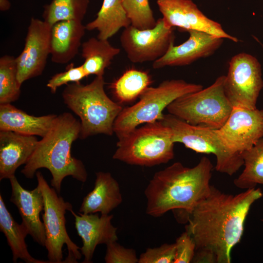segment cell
Returning <instances> with one entry per match:
<instances>
[{"mask_svg":"<svg viewBox=\"0 0 263 263\" xmlns=\"http://www.w3.org/2000/svg\"><path fill=\"white\" fill-rule=\"evenodd\" d=\"M225 75L206 88L183 95L167 108L169 114L196 126L219 129L233 109L224 88Z\"/></svg>","mask_w":263,"mask_h":263,"instance_id":"obj_7","label":"cell"},{"mask_svg":"<svg viewBox=\"0 0 263 263\" xmlns=\"http://www.w3.org/2000/svg\"><path fill=\"white\" fill-rule=\"evenodd\" d=\"M218 132L230 150L241 153L263 137V110L233 107Z\"/></svg>","mask_w":263,"mask_h":263,"instance_id":"obj_14","label":"cell"},{"mask_svg":"<svg viewBox=\"0 0 263 263\" xmlns=\"http://www.w3.org/2000/svg\"><path fill=\"white\" fill-rule=\"evenodd\" d=\"M87 76L82 65L75 67L74 63H71L67 65L66 71L52 76L46 86L52 94H55L59 87L71 83L80 82L82 79Z\"/></svg>","mask_w":263,"mask_h":263,"instance_id":"obj_30","label":"cell"},{"mask_svg":"<svg viewBox=\"0 0 263 263\" xmlns=\"http://www.w3.org/2000/svg\"><path fill=\"white\" fill-rule=\"evenodd\" d=\"M203 88L201 84L182 79L166 80L156 87H149L136 103L123 108L114 121L113 132L119 138L142 124L159 121L163 110L174 100Z\"/></svg>","mask_w":263,"mask_h":263,"instance_id":"obj_6","label":"cell"},{"mask_svg":"<svg viewBox=\"0 0 263 263\" xmlns=\"http://www.w3.org/2000/svg\"><path fill=\"white\" fill-rule=\"evenodd\" d=\"M244 169L234 180L238 188L247 189L263 185V137L252 147L242 153Z\"/></svg>","mask_w":263,"mask_h":263,"instance_id":"obj_25","label":"cell"},{"mask_svg":"<svg viewBox=\"0 0 263 263\" xmlns=\"http://www.w3.org/2000/svg\"><path fill=\"white\" fill-rule=\"evenodd\" d=\"M0 230L5 235L13 255V261L16 263L21 259L26 263H47L33 257L28 251L25 238L29 234L26 228L21 223L19 224L9 212L0 195Z\"/></svg>","mask_w":263,"mask_h":263,"instance_id":"obj_23","label":"cell"},{"mask_svg":"<svg viewBox=\"0 0 263 263\" xmlns=\"http://www.w3.org/2000/svg\"><path fill=\"white\" fill-rule=\"evenodd\" d=\"M95 175L94 188L83 198L79 212L109 214L122 202L119 185L110 172L99 171Z\"/></svg>","mask_w":263,"mask_h":263,"instance_id":"obj_20","label":"cell"},{"mask_svg":"<svg viewBox=\"0 0 263 263\" xmlns=\"http://www.w3.org/2000/svg\"><path fill=\"white\" fill-rule=\"evenodd\" d=\"M56 114L35 116L8 104H0V131L44 137L50 130Z\"/></svg>","mask_w":263,"mask_h":263,"instance_id":"obj_21","label":"cell"},{"mask_svg":"<svg viewBox=\"0 0 263 263\" xmlns=\"http://www.w3.org/2000/svg\"><path fill=\"white\" fill-rule=\"evenodd\" d=\"M11 4L8 0H0V10L2 11L9 9Z\"/></svg>","mask_w":263,"mask_h":263,"instance_id":"obj_34","label":"cell"},{"mask_svg":"<svg viewBox=\"0 0 263 263\" xmlns=\"http://www.w3.org/2000/svg\"><path fill=\"white\" fill-rule=\"evenodd\" d=\"M173 29L166 26L161 18L150 29L140 30L130 25L124 29L120 41L132 62H154L163 56L174 43Z\"/></svg>","mask_w":263,"mask_h":263,"instance_id":"obj_11","label":"cell"},{"mask_svg":"<svg viewBox=\"0 0 263 263\" xmlns=\"http://www.w3.org/2000/svg\"><path fill=\"white\" fill-rule=\"evenodd\" d=\"M260 43L262 45L263 48V44H262L260 42Z\"/></svg>","mask_w":263,"mask_h":263,"instance_id":"obj_35","label":"cell"},{"mask_svg":"<svg viewBox=\"0 0 263 263\" xmlns=\"http://www.w3.org/2000/svg\"><path fill=\"white\" fill-rule=\"evenodd\" d=\"M170 129L160 121L146 123L119 138L113 158L126 164L152 167L174 156Z\"/></svg>","mask_w":263,"mask_h":263,"instance_id":"obj_5","label":"cell"},{"mask_svg":"<svg viewBox=\"0 0 263 263\" xmlns=\"http://www.w3.org/2000/svg\"><path fill=\"white\" fill-rule=\"evenodd\" d=\"M187 32L188 38L177 46L172 43L163 56L153 62V69L189 65L213 54L224 41V38L205 32L196 30Z\"/></svg>","mask_w":263,"mask_h":263,"instance_id":"obj_15","label":"cell"},{"mask_svg":"<svg viewBox=\"0 0 263 263\" xmlns=\"http://www.w3.org/2000/svg\"><path fill=\"white\" fill-rule=\"evenodd\" d=\"M263 195L260 188L232 194L211 185L188 216L186 231L196 245L192 263H231V250L241 241L251 206Z\"/></svg>","mask_w":263,"mask_h":263,"instance_id":"obj_1","label":"cell"},{"mask_svg":"<svg viewBox=\"0 0 263 263\" xmlns=\"http://www.w3.org/2000/svg\"><path fill=\"white\" fill-rule=\"evenodd\" d=\"M159 121L170 129L173 143H182L198 153L214 155L216 171L231 176L244 165L241 153L225 145L218 129L193 125L169 113L163 114Z\"/></svg>","mask_w":263,"mask_h":263,"instance_id":"obj_9","label":"cell"},{"mask_svg":"<svg viewBox=\"0 0 263 263\" xmlns=\"http://www.w3.org/2000/svg\"><path fill=\"white\" fill-rule=\"evenodd\" d=\"M122 0H103L96 18L85 25L86 30H96L98 38L108 40L121 28L131 25Z\"/></svg>","mask_w":263,"mask_h":263,"instance_id":"obj_22","label":"cell"},{"mask_svg":"<svg viewBox=\"0 0 263 263\" xmlns=\"http://www.w3.org/2000/svg\"><path fill=\"white\" fill-rule=\"evenodd\" d=\"M107 249L104 258L106 263H137L138 258L135 250L122 246L117 241L106 244Z\"/></svg>","mask_w":263,"mask_h":263,"instance_id":"obj_32","label":"cell"},{"mask_svg":"<svg viewBox=\"0 0 263 263\" xmlns=\"http://www.w3.org/2000/svg\"><path fill=\"white\" fill-rule=\"evenodd\" d=\"M80 131V122L71 113L65 112L57 115L48 133L38 140L21 172L26 178L32 179L38 169H48L52 176L51 185L58 193L67 176L85 182L88 174L85 166L71 153L72 145L79 138Z\"/></svg>","mask_w":263,"mask_h":263,"instance_id":"obj_3","label":"cell"},{"mask_svg":"<svg viewBox=\"0 0 263 263\" xmlns=\"http://www.w3.org/2000/svg\"><path fill=\"white\" fill-rule=\"evenodd\" d=\"M75 217V227L78 236L82 241L81 253L84 259L82 263H89L95 249L99 244H108L117 241V228L112 224L113 215L79 212L76 214L73 209L70 211Z\"/></svg>","mask_w":263,"mask_h":263,"instance_id":"obj_17","label":"cell"},{"mask_svg":"<svg viewBox=\"0 0 263 263\" xmlns=\"http://www.w3.org/2000/svg\"><path fill=\"white\" fill-rule=\"evenodd\" d=\"M81 46V55L84 59L82 65L88 76L91 75L103 76L105 69L120 52V49L112 46L108 40L94 37L82 43Z\"/></svg>","mask_w":263,"mask_h":263,"instance_id":"obj_24","label":"cell"},{"mask_svg":"<svg viewBox=\"0 0 263 263\" xmlns=\"http://www.w3.org/2000/svg\"><path fill=\"white\" fill-rule=\"evenodd\" d=\"M263 87L261 65L255 57L241 53L231 58L225 75L224 88L233 107L257 108L258 98Z\"/></svg>","mask_w":263,"mask_h":263,"instance_id":"obj_10","label":"cell"},{"mask_svg":"<svg viewBox=\"0 0 263 263\" xmlns=\"http://www.w3.org/2000/svg\"><path fill=\"white\" fill-rule=\"evenodd\" d=\"M175 244H164L159 247L147 248L138 258V263H173Z\"/></svg>","mask_w":263,"mask_h":263,"instance_id":"obj_31","label":"cell"},{"mask_svg":"<svg viewBox=\"0 0 263 263\" xmlns=\"http://www.w3.org/2000/svg\"><path fill=\"white\" fill-rule=\"evenodd\" d=\"M103 76H96L90 83L67 84L62 98L68 108L80 119L79 138L98 134L112 135L114 121L123 108L106 94Z\"/></svg>","mask_w":263,"mask_h":263,"instance_id":"obj_4","label":"cell"},{"mask_svg":"<svg viewBox=\"0 0 263 263\" xmlns=\"http://www.w3.org/2000/svg\"><path fill=\"white\" fill-rule=\"evenodd\" d=\"M213 168L209 159L204 156L193 167L177 162L156 172L145 190L146 213L158 217L180 209L188 216L209 194Z\"/></svg>","mask_w":263,"mask_h":263,"instance_id":"obj_2","label":"cell"},{"mask_svg":"<svg viewBox=\"0 0 263 263\" xmlns=\"http://www.w3.org/2000/svg\"><path fill=\"white\" fill-rule=\"evenodd\" d=\"M175 258L173 263L192 262L196 251L195 242L187 231L183 232L176 240Z\"/></svg>","mask_w":263,"mask_h":263,"instance_id":"obj_33","label":"cell"},{"mask_svg":"<svg viewBox=\"0 0 263 263\" xmlns=\"http://www.w3.org/2000/svg\"><path fill=\"white\" fill-rule=\"evenodd\" d=\"M151 82V77L147 72L130 69L113 82L111 88L118 100L130 102L139 97Z\"/></svg>","mask_w":263,"mask_h":263,"instance_id":"obj_26","label":"cell"},{"mask_svg":"<svg viewBox=\"0 0 263 263\" xmlns=\"http://www.w3.org/2000/svg\"><path fill=\"white\" fill-rule=\"evenodd\" d=\"M9 181L12 188L10 201L17 207L21 217V223L34 241L45 246V228L39 216L44 209V199L40 187L37 185L33 190L25 189L15 175L11 177Z\"/></svg>","mask_w":263,"mask_h":263,"instance_id":"obj_16","label":"cell"},{"mask_svg":"<svg viewBox=\"0 0 263 263\" xmlns=\"http://www.w3.org/2000/svg\"><path fill=\"white\" fill-rule=\"evenodd\" d=\"M157 4L167 27L201 31L238 42V39L225 32L219 23L205 15L191 0H157Z\"/></svg>","mask_w":263,"mask_h":263,"instance_id":"obj_12","label":"cell"},{"mask_svg":"<svg viewBox=\"0 0 263 263\" xmlns=\"http://www.w3.org/2000/svg\"><path fill=\"white\" fill-rule=\"evenodd\" d=\"M36 175L44 199L42 218L48 261L50 263H77L82 257L79 251L80 248L70 239L65 225L66 212L72 210L73 206L58 196L54 188L49 186L40 171H37Z\"/></svg>","mask_w":263,"mask_h":263,"instance_id":"obj_8","label":"cell"},{"mask_svg":"<svg viewBox=\"0 0 263 263\" xmlns=\"http://www.w3.org/2000/svg\"><path fill=\"white\" fill-rule=\"evenodd\" d=\"M38 140L35 136L12 131H0V180L10 179L25 164Z\"/></svg>","mask_w":263,"mask_h":263,"instance_id":"obj_18","label":"cell"},{"mask_svg":"<svg viewBox=\"0 0 263 263\" xmlns=\"http://www.w3.org/2000/svg\"><path fill=\"white\" fill-rule=\"evenodd\" d=\"M86 30L81 21L63 20L53 24L50 37L52 61L62 64L74 58L82 45Z\"/></svg>","mask_w":263,"mask_h":263,"instance_id":"obj_19","label":"cell"},{"mask_svg":"<svg viewBox=\"0 0 263 263\" xmlns=\"http://www.w3.org/2000/svg\"><path fill=\"white\" fill-rule=\"evenodd\" d=\"M52 25L32 18L28 28L24 48L16 57L19 84L43 73L50 54Z\"/></svg>","mask_w":263,"mask_h":263,"instance_id":"obj_13","label":"cell"},{"mask_svg":"<svg viewBox=\"0 0 263 263\" xmlns=\"http://www.w3.org/2000/svg\"><path fill=\"white\" fill-rule=\"evenodd\" d=\"M89 2V0H52L44 6L43 20L52 26L63 20L82 21Z\"/></svg>","mask_w":263,"mask_h":263,"instance_id":"obj_27","label":"cell"},{"mask_svg":"<svg viewBox=\"0 0 263 263\" xmlns=\"http://www.w3.org/2000/svg\"><path fill=\"white\" fill-rule=\"evenodd\" d=\"M21 85L18 79L16 57L5 55L0 58V104L18 99Z\"/></svg>","mask_w":263,"mask_h":263,"instance_id":"obj_28","label":"cell"},{"mask_svg":"<svg viewBox=\"0 0 263 263\" xmlns=\"http://www.w3.org/2000/svg\"><path fill=\"white\" fill-rule=\"evenodd\" d=\"M122 4L131 25L144 30L154 27L156 23L149 0H122Z\"/></svg>","mask_w":263,"mask_h":263,"instance_id":"obj_29","label":"cell"}]
</instances>
